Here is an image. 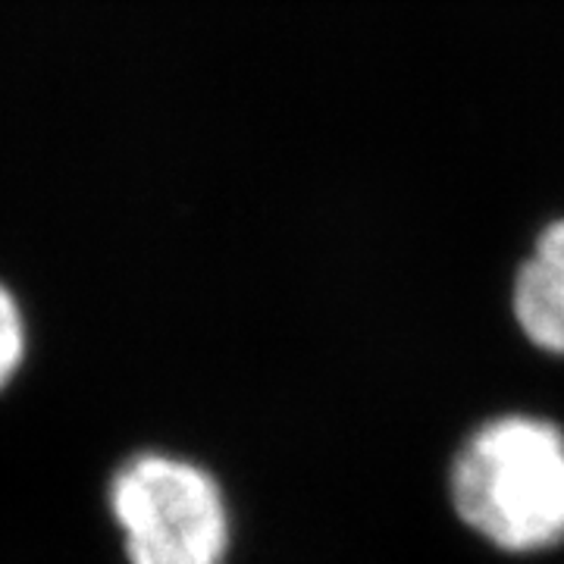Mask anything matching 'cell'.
I'll list each match as a JSON object with an SVG mask.
<instances>
[{"label": "cell", "mask_w": 564, "mask_h": 564, "mask_svg": "<svg viewBox=\"0 0 564 564\" xmlns=\"http://www.w3.org/2000/svg\"><path fill=\"white\" fill-rule=\"evenodd\" d=\"M514 317L530 343L564 355V220L552 223L521 263L514 280Z\"/></svg>", "instance_id": "obj_3"}, {"label": "cell", "mask_w": 564, "mask_h": 564, "mask_svg": "<svg viewBox=\"0 0 564 564\" xmlns=\"http://www.w3.org/2000/svg\"><path fill=\"white\" fill-rule=\"evenodd\" d=\"M25 351H29L25 314L17 295L10 292V285L0 282V389H7L10 380L20 373Z\"/></svg>", "instance_id": "obj_4"}, {"label": "cell", "mask_w": 564, "mask_h": 564, "mask_svg": "<svg viewBox=\"0 0 564 564\" xmlns=\"http://www.w3.org/2000/svg\"><path fill=\"white\" fill-rule=\"evenodd\" d=\"M110 514L129 564H223L229 508L220 484L166 452H139L110 477Z\"/></svg>", "instance_id": "obj_2"}, {"label": "cell", "mask_w": 564, "mask_h": 564, "mask_svg": "<svg viewBox=\"0 0 564 564\" xmlns=\"http://www.w3.org/2000/svg\"><path fill=\"white\" fill-rule=\"evenodd\" d=\"M462 521L505 552L564 540V433L540 417H499L474 430L452 464Z\"/></svg>", "instance_id": "obj_1"}]
</instances>
